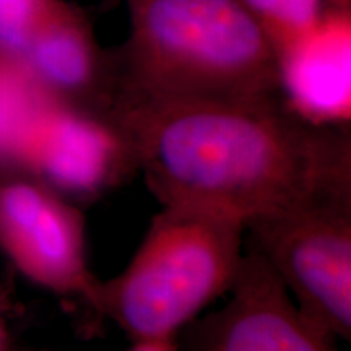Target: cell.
<instances>
[{
	"mask_svg": "<svg viewBox=\"0 0 351 351\" xmlns=\"http://www.w3.org/2000/svg\"><path fill=\"white\" fill-rule=\"evenodd\" d=\"M119 127L161 207L247 223L280 212L351 169L345 127H319L276 98L117 95Z\"/></svg>",
	"mask_w": 351,
	"mask_h": 351,
	"instance_id": "6da1fadb",
	"label": "cell"
},
{
	"mask_svg": "<svg viewBox=\"0 0 351 351\" xmlns=\"http://www.w3.org/2000/svg\"><path fill=\"white\" fill-rule=\"evenodd\" d=\"M130 34L117 95L282 96L274 46L243 0H127Z\"/></svg>",
	"mask_w": 351,
	"mask_h": 351,
	"instance_id": "7a4b0ae2",
	"label": "cell"
},
{
	"mask_svg": "<svg viewBox=\"0 0 351 351\" xmlns=\"http://www.w3.org/2000/svg\"><path fill=\"white\" fill-rule=\"evenodd\" d=\"M245 254V225L186 207H161L125 269L99 280L91 307L134 343L178 341L223 298Z\"/></svg>",
	"mask_w": 351,
	"mask_h": 351,
	"instance_id": "3957f363",
	"label": "cell"
},
{
	"mask_svg": "<svg viewBox=\"0 0 351 351\" xmlns=\"http://www.w3.org/2000/svg\"><path fill=\"white\" fill-rule=\"evenodd\" d=\"M300 313L332 339L351 340V169L245 226Z\"/></svg>",
	"mask_w": 351,
	"mask_h": 351,
	"instance_id": "277c9868",
	"label": "cell"
},
{
	"mask_svg": "<svg viewBox=\"0 0 351 351\" xmlns=\"http://www.w3.org/2000/svg\"><path fill=\"white\" fill-rule=\"evenodd\" d=\"M0 251L25 278L91 306L86 226L72 200L25 174H0Z\"/></svg>",
	"mask_w": 351,
	"mask_h": 351,
	"instance_id": "5b68a950",
	"label": "cell"
},
{
	"mask_svg": "<svg viewBox=\"0 0 351 351\" xmlns=\"http://www.w3.org/2000/svg\"><path fill=\"white\" fill-rule=\"evenodd\" d=\"M225 302L202 314L178 340L182 351H340L300 313L261 254H245Z\"/></svg>",
	"mask_w": 351,
	"mask_h": 351,
	"instance_id": "8992f818",
	"label": "cell"
},
{
	"mask_svg": "<svg viewBox=\"0 0 351 351\" xmlns=\"http://www.w3.org/2000/svg\"><path fill=\"white\" fill-rule=\"evenodd\" d=\"M122 132L108 116L57 103L21 156L20 174L67 199H96L135 173Z\"/></svg>",
	"mask_w": 351,
	"mask_h": 351,
	"instance_id": "52a82bcc",
	"label": "cell"
},
{
	"mask_svg": "<svg viewBox=\"0 0 351 351\" xmlns=\"http://www.w3.org/2000/svg\"><path fill=\"white\" fill-rule=\"evenodd\" d=\"M285 103L319 127H345L351 117V19L322 15L309 32L276 54Z\"/></svg>",
	"mask_w": 351,
	"mask_h": 351,
	"instance_id": "ba28073f",
	"label": "cell"
},
{
	"mask_svg": "<svg viewBox=\"0 0 351 351\" xmlns=\"http://www.w3.org/2000/svg\"><path fill=\"white\" fill-rule=\"evenodd\" d=\"M21 60L60 103L106 116L119 86L117 59L75 15L52 7Z\"/></svg>",
	"mask_w": 351,
	"mask_h": 351,
	"instance_id": "9c48e42d",
	"label": "cell"
},
{
	"mask_svg": "<svg viewBox=\"0 0 351 351\" xmlns=\"http://www.w3.org/2000/svg\"><path fill=\"white\" fill-rule=\"evenodd\" d=\"M57 103L23 60L0 51V174H20L29 140Z\"/></svg>",
	"mask_w": 351,
	"mask_h": 351,
	"instance_id": "30bf717a",
	"label": "cell"
},
{
	"mask_svg": "<svg viewBox=\"0 0 351 351\" xmlns=\"http://www.w3.org/2000/svg\"><path fill=\"white\" fill-rule=\"evenodd\" d=\"M324 0H243L269 36L275 54L322 19Z\"/></svg>",
	"mask_w": 351,
	"mask_h": 351,
	"instance_id": "8fae6325",
	"label": "cell"
},
{
	"mask_svg": "<svg viewBox=\"0 0 351 351\" xmlns=\"http://www.w3.org/2000/svg\"><path fill=\"white\" fill-rule=\"evenodd\" d=\"M52 7L49 0H0V51L21 59Z\"/></svg>",
	"mask_w": 351,
	"mask_h": 351,
	"instance_id": "7c38bea8",
	"label": "cell"
},
{
	"mask_svg": "<svg viewBox=\"0 0 351 351\" xmlns=\"http://www.w3.org/2000/svg\"><path fill=\"white\" fill-rule=\"evenodd\" d=\"M129 351H178V341H140Z\"/></svg>",
	"mask_w": 351,
	"mask_h": 351,
	"instance_id": "4fadbf2b",
	"label": "cell"
},
{
	"mask_svg": "<svg viewBox=\"0 0 351 351\" xmlns=\"http://www.w3.org/2000/svg\"><path fill=\"white\" fill-rule=\"evenodd\" d=\"M0 351H10V339L2 320H0Z\"/></svg>",
	"mask_w": 351,
	"mask_h": 351,
	"instance_id": "5bb4252c",
	"label": "cell"
}]
</instances>
